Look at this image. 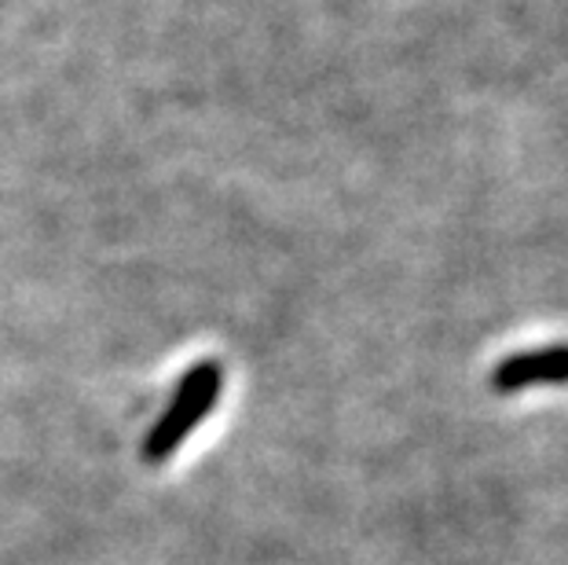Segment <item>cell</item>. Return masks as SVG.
<instances>
[{"label":"cell","mask_w":568,"mask_h":565,"mask_svg":"<svg viewBox=\"0 0 568 565\" xmlns=\"http://www.w3.org/2000/svg\"><path fill=\"white\" fill-rule=\"evenodd\" d=\"M224 393V367L221 360H199L195 367H187V375L180 379L173 401L165 404L159 423L151 426V434L143 437V463L162 466L180 452L195 430L210 418Z\"/></svg>","instance_id":"6da1fadb"},{"label":"cell","mask_w":568,"mask_h":565,"mask_svg":"<svg viewBox=\"0 0 568 565\" xmlns=\"http://www.w3.org/2000/svg\"><path fill=\"white\" fill-rule=\"evenodd\" d=\"M488 382L499 396L525 393L531 386H568V345H542L503 356Z\"/></svg>","instance_id":"7a4b0ae2"}]
</instances>
